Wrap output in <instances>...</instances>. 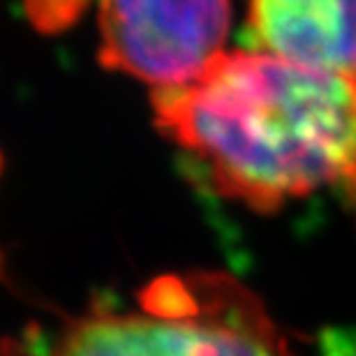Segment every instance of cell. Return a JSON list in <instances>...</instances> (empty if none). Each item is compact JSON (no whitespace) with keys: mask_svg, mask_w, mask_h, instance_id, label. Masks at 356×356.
Returning <instances> with one entry per match:
<instances>
[{"mask_svg":"<svg viewBox=\"0 0 356 356\" xmlns=\"http://www.w3.org/2000/svg\"><path fill=\"white\" fill-rule=\"evenodd\" d=\"M5 356H294L259 296L227 273L162 275L125 310L95 308Z\"/></svg>","mask_w":356,"mask_h":356,"instance_id":"obj_2","label":"cell"},{"mask_svg":"<svg viewBox=\"0 0 356 356\" xmlns=\"http://www.w3.org/2000/svg\"><path fill=\"white\" fill-rule=\"evenodd\" d=\"M345 188H347V192H350V195H352V199H354V202H356V169H354V174H352V178H350V181H347V185H345Z\"/></svg>","mask_w":356,"mask_h":356,"instance_id":"obj_5","label":"cell"},{"mask_svg":"<svg viewBox=\"0 0 356 356\" xmlns=\"http://www.w3.org/2000/svg\"><path fill=\"white\" fill-rule=\"evenodd\" d=\"M254 49L356 83V0H248Z\"/></svg>","mask_w":356,"mask_h":356,"instance_id":"obj_4","label":"cell"},{"mask_svg":"<svg viewBox=\"0 0 356 356\" xmlns=\"http://www.w3.org/2000/svg\"><path fill=\"white\" fill-rule=\"evenodd\" d=\"M229 0H99V63L158 88L197 81L222 56Z\"/></svg>","mask_w":356,"mask_h":356,"instance_id":"obj_3","label":"cell"},{"mask_svg":"<svg viewBox=\"0 0 356 356\" xmlns=\"http://www.w3.org/2000/svg\"><path fill=\"white\" fill-rule=\"evenodd\" d=\"M151 99L155 125L206 183L252 211L347 185L356 169V83L338 74L238 49Z\"/></svg>","mask_w":356,"mask_h":356,"instance_id":"obj_1","label":"cell"}]
</instances>
